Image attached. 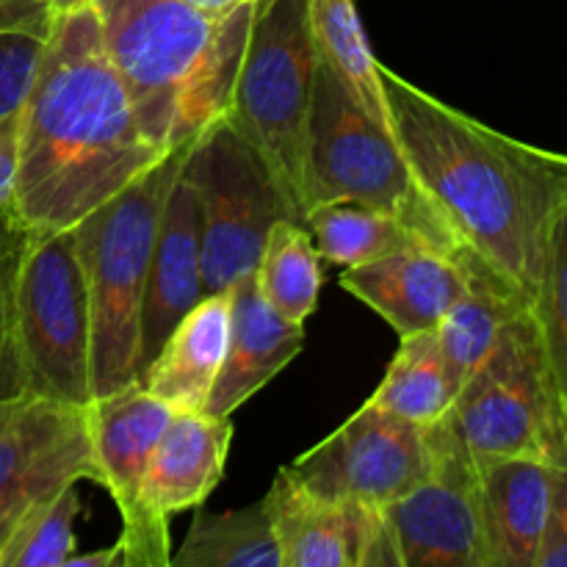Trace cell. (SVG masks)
<instances>
[{
    "label": "cell",
    "mask_w": 567,
    "mask_h": 567,
    "mask_svg": "<svg viewBox=\"0 0 567 567\" xmlns=\"http://www.w3.org/2000/svg\"><path fill=\"white\" fill-rule=\"evenodd\" d=\"M164 155L138 125L92 0L59 11L20 111V225L28 233L72 230Z\"/></svg>",
    "instance_id": "6da1fadb"
},
{
    "label": "cell",
    "mask_w": 567,
    "mask_h": 567,
    "mask_svg": "<svg viewBox=\"0 0 567 567\" xmlns=\"http://www.w3.org/2000/svg\"><path fill=\"white\" fill-rule=\"evenodd\" d=\"M393 138L471 249L535 299L548 230L567 205V153L507 136L380 61Z\"/></svg>",
    "instance_id": "7a4b0ae2"
},
{
    "label": "cell",
    "mask_w": 567,
    "mask_h": 567,
    "mask_svg": "<svg viewBox=\"0 0 567 567\" xmlns=\"http://www.w3.org/2000/svg\"><path fill=\"white\" fill-rule=\"evenodd\" d=\"M103 48L150 142L192 144L227 111L258 0L205 11L186 0H92Z\"/></svg>",
    "instance_id": "3957f363"
},
{
    "label": "cell",
    "mask_w": 567,
    "mask_h": 567,
    "mask_svg": "<svg viewBox=\"0 0 567 567\" xmlns=\"http://www.w3.org/2000/svg\"><path fill=\"white\" fill-rule=\"evenodd\" d=\"M192 144L166 153L138 181L72 227L89 305L92 402L138 382L142 310L155 238Z\"/></svg>",
    "instance_id": "277c9868"
},
{
    "label": "cell",
    "mask_w": 567,
    "mask_h": 567,
    "mask_svg": "<svg viewBox=\"0 0 567 567\" xmlns=\"http://www.w3.org/2000/svg\"><path fill=\"white\" fill-rule=\"evenodd\" d=\"M327 203H360L382 210L437 252L454 255L468 247L419 181L396 138L360 109L319 59L305 161V216Z\"/></svg>",
    "instance_id": "5b68a950"
},
{
    "label": "cell",
    "mask_w": 567,
    "mask_h": 567,
    "mask_svg": "<svg viewBox=\"0 0 567 567\" xmlns=\"http://www.w3.org/2000/svg\"><path fill=\"white\" fill-rule=\"evenodd\" d=\"M316 70L310 0H258L225 116L269 166L297 221H305Z\"/></svg>",
    "instance_id": "8992f818"
},
{
    "label": "cell",
    "mask_w": 567,
    "mask_h": 567,
    "mask_svg": "<svg viewBox=\"0 0 567 567\" xmlns=\"http://www.w3.org/2000/svg\"><path fill=\"white\" fill-rule=\"evenodd\" d=\"M443 421L474 465L496 460L563 465L557 408L532 305L504 327Z\"/></svg>",
    "instance_id": "52a82bcc"
},
{
    "label": "cell",
    "mask_w": 567,
    "mask_h": 567,
    "mask_svg": "<svg viewBox=\"0 0 567 567\" xmlns=\"http://www.w3.org/2000/svg\"><path fill=\"white\" fill-rule=\"evenodd\" d=\"M14 343L22 393L86 410L89 305L75 230L31 233L14 286Z\"/></svg>",
    "instance_id": "ba28073f"
},
{
    "label": "cell",
    "mask_w": 567,
    "mask_h": 567,
    "mask_svg": "<svg viewBox=\"0 0 567 567\" xmlns=\"http://www.w3.org/2000/svg\"><path fill=\"white\" fill-rule=\"evenodd\" d=\"M181 175L199 208L203 297H210L252 275L271 227L293 214L269 166L225 114L194 138Z\"/></svg>",
    "instance_id": "9c48e42d"
},
{
    "label": "cell",
    "mask_w": 567,
    "mask_h": 567,
    "mask_svg": "<svg viewBox=\"0 0 567 567\" xmlns=\"http://www.w3.org/2000/svg\"><path fill=\"white\" fill-rule=\"evenodd\" d=\"M435 471L432 426H415L363 404L347 424L282 468L316 502L332 507L388 509Z\"/></svg>",
    "instance_id": "30bf717a"
},
{
    "label": "cell",
    "mask_w": 567,
    "mask_h": 567,
    "mask_svg": "<svg viewBox=\"0 0 567 567\" xmlns=\"http://www.w3.org/2000/svg\"><path fill=\"white\" fill-rule=\"evenodd\" d=\"M175 410L150 396L138 382L89 404L94 463L100 487L120 513V546L125 567H169V520L155 513L147 496L150 457Z\"/></svg>",
    "instance_id": "8fae6325"
},
{
    "label": "cell",
    "mask_w": 567,
    "mask_h": 567,
    "mask_svg": "<svg viewBox=\"0 0 567 567\" xmlns=\"http://www.w3.org/2000/svg\"><path fill=\"white\" fill-rule=\"evenodd\" d=\"M435 471L385 509L404 567H491L476 502V465L446 421L432 426Z\"/></svg>",
    "instance_id": "7c38bea8"
},
{
    "label": "cell",
    "mask_w": 567,
    "mask_h": 567,
    "mask_svg": "<svg viewBox=\"0 0 567 567\" xmlns=\"http://www.w3.org/2000/svg\"><path fill=\"white\" fill-rule=\"evenodd\" d=\"M33 482H100L89 408L20 393L0 399V493Z\"/></svg>",
    "instance_id": "4fadbf2b"
},
{
    "label": "cell",
    "mask_w": 567,
    "mask_h": 567,
    "mask_svg": "<svg viewBox=\"0 0 567 567\" xmlns=\"http://www.w3.org/2000/svg\"><path fill=\"white\" fill-rule=\"evenodd\" d=\"M341 288L380 313L399 338H408L437 330L465 291V269L460 252L410 247L374 264L347 269Z\"/></svg>",
    "instance_id": "5bb4252c"
},
{
    "label": "cell",
    "mask_w": 567,
    "mask_h": 567,
    "mask_svg": "<svg viewBox=\"0 0 567 567\" xmlns=\"http://www.w3.org/2000/svg\"><path fill=\"white\" fill-rule=\"evenodd\" d=\"M203 299V233L192 186L177 175L155 238L147 297L142 310V349L138 374L161 352L183 316Z\"/></svg>",
    "instance_id": "9a60e30c"
},
{
    "label": "cell",
    "mask_w": 567,
    "mask_h": 567,
    "mask_svg": "<svg viewBox=\"0 0 567 567\" xmlns=\"http://www.w3.org/2000/svg\"><path fill=\"white\" fill-rule=\"evenodd\" d=\"M557 465L496 460L476 465V502L491 567H535L551 513Z\"/></svg>",
    "instance_id": "2e32d148"
},
{
    "label": "cell",
    "mask_w": 567,
    "mask_h": 567,
    "mask_svg": "<svg viewBox=\"0 0 567 567\" xmlns=\"http://www.w3.org/2000/svg\"><path fill=\"white\" fill-rule=\"evenodd\" d=\"M305 347V324L277 316L255 288L252 275L233 286L230 341L225 365L203 413L230 419L244 402L269 385Z\"/></svg>",
    "instance_id": "e0dca14e"
},
{
    "label": "cell",
    "mask_w": 567,
    "mask_h": 567,
    "mask_svg": "<svg viewBox=\"0 0 567 567\" xmlns=\"http://www.w3.org/2000/svg\"><path fill=\"white\" fill-rule=\"evenodd\" d=\"M233 288L203 297L138 374V385L175 413H203L225 365Z\"/></svg>",
    "instance_id": "ac0fdd59"
},
{
    "label": "cell",
    "mask_w": 567,
    "mask_h": 567,
    "mask_svg": "<svg viewBox=\"0 0 567 567\" xmlns=\"http://www.w3.org/2000/svg\"><path fill=\"white\" fill-rule=\"evenodd\" d=\"M233 421L208 413H175L150 457L147 496L166 520L197 509L225 474Z\"/></svg>",
    "instance_id": "d6986e66"
},
{
    "label": "cell",
    "mask_w": 567,
    "mask_h": 567,
    "mask_svg": "<svg viewBox=\"0 0 567 567\" xmlns=\"http://www.w3.org/2000/svg\"><path fill=\"white\" fill-rule=\"evenodd\" d=\"M465 269V291L452 305L435 336L446 358L449 371L463 388L480 369L502 338L504 327L529 308V297L520 293L502 271L493 269L476 249H460Z\"/></svg>",
    "instance_id": "ffe728a7"
},
{
    "label": "cell",
    "mask_w": 567,
    "mask_h": 567,
    "mask_svg": "<svg viewBox=\"0 0 567 567\" xmlns=\"http://www.w3.org/2000/svg\"><path fill=\"white\" fill-rule=\"evenodd\" d=\"M275 524L280 567H358L363 546V509L332 507L277 474L266 493Z\"/></svg>",
    "instance_id": "44dd1931"
},
{
    "label": "cell",
    "mask_w": 567,
    "mask_h": 567,
    "mask_svg": "<svg viewBox=\"0 0 567 567\" xmlns=\"http://www.w3.org/2000/svg\"><path fill=\"white\" fill-rule=\"evenodd\" d=\"M457 393V380L449 371L441 343L432 330L402 338L399 352L393 354L385 371V380L365 404L408 424L435 426L437 421L446 419Z\"/></svg>",
    "instance_id": "7402d4cb"
},
{
    "label": "cell",
    "mask_w": 567,
    "mask_h": 567,
    "mask_svg": "<svg viewBox=\"0 0 567 567\" xmlns=\"http://www.w3.org/2000/svg\"><path fill=\"white\" fill-rule=\"evenodd\" d=\"M310 22H313L319 59L336 72L360 109L393 136L380 61L371 53L354 0H310Z\"/></svg>",
    "instance_id": "603a6c76"
},
{
    "label": "cell",
    "mask_w": 567,
    "mask_h": 567,
    "mask_svg": "<svg viewBox=\"0 0 567 567\" xmlns=\"http://www.w3.org/2000/svg\"><path fill=\"white\" fill-rule=\"evenodd\" d=\"M169 567H280L266 498L227 513H199Z\"/></svg>",
    "instance_id": "cb8c5ba5"
},
{
    "label": "cell",
    "mask_w": 567,
    "mask_h": 567,
    "mask_svg": "<svg viewBox=\"0 0 567 567\" xmlns=\"http://www.w3.org/2000/svg\"><path fill=\"white\" fill-rule=\"evenodd\" d=\"M252 280L264 302L282 319L305 324L319 308L321 255L308 227L280 219L266 236Z\"/></svg>",
    "instance_id": "d4e9b609"
},
{
    "label": "cell",
    "mask_w": 567,
    "mask_h": 567,
    "mask_svg": "<svg viewBox=\"0 0 567 567\" xmlns=\"http://www.w3.org/2000/svg\"><path fill=\"white\" fill-rule=\"evenodd\" d=\"M302 225L313 236L321 258L343 269H358L410 247H426L402 221L360 203L319 205Z\"/></svg>",
    "instance_id": "484cf974"
},
{
    "label": "cell",
    "mask_w": 567,
    "mask_h": 567,
    "mask_svg": "<svg viewBox=\"0 0 567 567\" xmlns=\"http://www.w3.org/2000/svg\"><path fill=\"white\" fill-rule=\"evenodd\" d=\"M532 313H535L543 354H546L559 437H563V465H567V205L548 230Z\"/></svg>",
    "instance_id": "4316f807"
},
{
    "label": "cell",
    "mask_w": 567,
    "mask_h": 567,
    "mask_svg": "<svg viewBox=\"0 0 567 567\" xmlns=\"http://www.w3.org/2000/svg\"><path fill=\"white\" fill-rule=\"evenodd\" d=\"M78 515V485H66L22 520L20 529L0 548V567H59L75 554Z\"/></svg>",
    "instance_id": "83f0119b"
},
{
    "label": "cell",
    "mask_w": 567,
    "mask_h": 567,
    "mask_svg": "<svg viewBox=\"0 0 567 567\" xmlns=\"http://www.w3.org/2000/svg\"><path fill=\"white\" fill-rule=\"evenodd\" d=\"M31 233L11 214H0V399L20 396L22 377L14 343V286Z\"/></svg>",
    "instance_id": "f1b7e54d"
},
{
    "label": "cell",
    "mask_w": 567,
    "mask_h": 567,
    "mask_svg": "<svg viewBox=\"0 0 567 567\" xmlns=\"http://www.w3.org/2000/svg\"><path fill=\"white\" fill-rule=\"evenodd\" d=\"M42 39L0 33V120L17 116L25 105L42 59Z\"/></svg>",
    "instance_id": "f546056e"
},
{
    "label": "cell",
    "mask_w": 567,
    "mask_h": 567,
    "mask_svg": "<svg viewBox=\"0 0 567 567\" xmlns=\"http://www.w3.org/2000/svg\"><path fill=\"white\" fill-rule=\"evenodd\" d=\"M535 567H567V465H557L554 476L551 513Z\"/></svg>",
    "instance_id": "4dcf8cb0"
},
{
    "label": "cell",
    "mask_w": 567,
    "mask_h": 567,
    "mask_svg": "<svg viewBox=\"0 0 567 567\" xmlns=\"http://www.w3.org/2000/svg\"><path fill=\"white\" fill-rule=\"evenodd\" d=\"M55 14L53 0H0V33H22L48 42Z\"/></svg>",
    "instance_id": "1f68e13d"
},
{
    "label": "cell",
    "mask_w": 567,
    "mask_h": 567,
    "mask_svg": "<svg viewBox=\"0 0 567 567\" xmlns=\"http://www.w3.org/2000/svg\"><path fill=\"white\" fill-rule=\"evenodd\" d=\"M66 485L59 482H33V485L11 487V491L0 493V548L11 540L17 529L22 526V520L33 513L42 502H48L50 496H55L59 491H64Z\"/></svg>",
    "instance_id": "d6a6232c"
},
{
    "label": "cell",
    "mask_w": 567,
    "mask_h": 567,
    "mask_svg": "<svg viewBox=\"0 0 567 567\" xmlns=\"http://www.w3.org/2000/svg\"><path fill=\"white\" fill-rule=\"evenodd\" d=\"M358 567H404L396 537H393L391 524H388L385 509H374V513L365 515L363 546H360Z\"/></svg>",
    "instance_id": "836d02e7"
},
{
    "label": "cell",
    "mask_w": 567,
    "mask_h": 567,
    "mask_svg": "<svg viewBox=\"0 0 567 567\" xmlns=\"http://www.w3.org/2000/svg\"><path fill=\"white\" fill-rule=\"evenodd\" d=\"M17 155H20V114L0 120V214L14 210Z\"/></svg>",
    "instance_id": "e575fe53"
},
{
    "label": "cell",
    "mask_w": 567,
    "mask_h": 567,
    "mask_svg": "<svg viewBox=\"0 0 567 567\" xmlns=\"http://www.w3.org/2000/svg\"><path fill=\"white\" fill-rule=\"evenodd\" d=\"M59 567H125V554H122L120 540L109 548H97V551H89L75 557L72 554L70 559H64Z\"/></svg>",
    "instance_id": "d590c367"
},
{
    "label": "cell",
    "mask_w": 567,
    "mask_h": 567,
    "mask_svg": "<svg viewBox=\"0 0 567 567\" xmlns=\"http://www.w3.org/2000/svg\"><path fill=\"white\" fill-rule=\"evenodd\" d=\"M186 3L199 6V9H205V11H233V9H238V6L255 3V0H186Z\"/></svg>",
    "instance_id": "8d00e7d4"
},
{
    "label": "cell",
    "mask_w": 567,
    "mask_h": 567,
    "mask_svg": "<svg viewBox=\"0 0 567 567\" xmlns=\"http://www.w3.org/2000/svg\"><path fill=\"white\" fill-rule=\"evenodd\" d=\"M81 3H89V0H53L55 11H64V9H72V6H81Z\"/></svg>",
    "instance_id": "74e56055"
},
{
    "label": "cell",
    "mask_w": 567,
    "mask_h": 567,
    "mask_svg": "<svg viewBox=\"0 0 567 567\" xmlns=\"http://www.w3.org/2000/svg\"><path fill=\"white\" fill-rule=\"evenodd\" d=\"M0 559H3V554H0Z\"/></svg>",
    "instance_id": "f35d334b"
}]
</instances>
